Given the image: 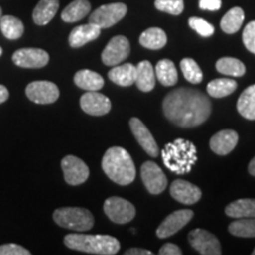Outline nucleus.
Segmentation results:
<instances>
[{
    "label": "nucleus",
    "mask_w": 255,
    "mask_h": 255,
    "mask_svg": "<svg viewBox=\"0 0 255 255\" xmlns=\"http://www.w3.org/2000/svg\"><path fill=\"white\" fill-rule=\"evenodd\" d=\"M64 244L70 250L98 255L117 254L121 248L120 241L110 235L68 234L64 238Z\"/></svg>",
    "instance_id": "4"
},
{
    "label": "nucleus",
    "mask_w": 255,
    "mask_h": 255,
    "mask_svg": "<svg viewBox=\"0 0 255 255\" xmlns=\"http://www.w3.org/2000/svg\"><path fill=\"white\" fill-rule=\"evenodd\" d=\"M141 177L146 190L152 195L163 193L168 186V180L162 169L151 161H146L141 167Z\"/></svg>",
    "instance_id": "9"
},
{
    "label": "nucleus",
    "mask_w": 255,
    "mask_h": 255,
    "mask_svg": "<svg viewBox=\"0 0 255 255\" xmlns=\"http://www.w3.org/2000/svg\"><path fill=\"white\" fill-rule=\"evenodd\" d=\"M59 8V0H39L33 9L32 18L37 25H46L52 20Z\"/></svg>",
    "instance_id": "21"
},
{
    "label": "nucleus",
    "mask_w": 255,
    "mask_h": 255,
    "mask_svg": "<svg viewBox=\"0 0 255 255\" xmlns=\"http://www.w3.org/2000/svg\"><path fill=\"white\" fill-rule=\"evenodd\" d=\"M8 96H9V94H8V90L6 89V87H4V85H0V104L7 101Z\"/></svg>",
    "instance_id": "42"
},
{
    "label": "nucleus",
    "mask_w": 255,
    "mask_h": 255,
    "mask_svg": "<svg viewBox=\"0 0 255 255\" xmlns=\"http://www.w3.org/2000/svg\"><path fill=\"white\" fill-rule=\"evenodd\" d=\"M248 173H250L252 176H255V157L252 159L248 164Z\"/></svg>",
    "instance_id": "43"
},
{
    "label": "nucleus",
    "mask_w": 255,
    "mask_h": 255,
    "mask_svg": "<svg viewBox=\"0 0 255 255\" xmlns=\"http://www.w3.org/2000/svg\"><path fill=\"white\" fill-rule=\"evenodd\" d=\"M28 100L37 104H51L59 98V89L55 83L47 81L32 82L26 87Z\"/></svg>",
    "instance_id": "12"
},
{
    "label": "nucleus",
    "mask_w": 255,
    "mask_h": 255,
    "mask_svg": "<svg viewBox=\"0 0 255 255\" xmlns=\"http://www.w3.org/2000/svg\"><path fill=\"white\" fill-rule=\"evenodd\" d=\"M64 180L70 186H79L89 178L90 170L81 158L73 155H68L62 159Z\"/></svg>",
    "instance_id": "11"
},
{
    "label": "nucleus",
    "mask_w": 255,
    "mask_h": 255,
    "mask_svg": "<svg viewBox=\"0 0 255 255\" xmlns=\"http://www.w3.org/2000/svg\"><path fill=\"white\" fill-rule=\"evenodd\" d=\"M194 218V212L189 209H180L176 212L171 213L163 220V222L158 226L156 234L159 239H165L176 234V233L182 229L191 219Z\"/></svg>",
    "instance_id": "14"
},
{
    "label": "nucleus",
    "mask_w": 255,
    "mask_h": 255,
    "mask_svg": "<svg viewBox=\"0 0 255 255\" xmlns=\"http://www.w3.org/2000/svg\"><path fill=\"white\" fill-rule=\"evenodd\" d=\"M101 27H98L95 24H85L79 25L71 31L69 36V44L73 49L84 46L85 44L90 43L92 40H96L101 34Z\"/></svg>",
    "instance_id": "19"
},
{
    "label": "nucleus",
    "mask_w": 255,
    "mask_h": 255,
    "mask_svg": "<svg viewBox=\"0 0 255 255\" xmlns=\"http://www.w3.org/2000/svg\"><path fill=\"white\" fill-rule=\"evenodd\" d=\"M81 108L91 116H104L111 110V102L98 91H87L81 97Z\"/></svg>",
    "instance_id": "15"
},
{
    "label": "nucleus",
    "mask_w": 255,
    "mask_h": 255,
    "mask_svg": "<svg viewBox=\"0 0 255 255\" xmlns=\"http://www.w3.org/2000/svg\"><path fill=\"white\" fill-rule=\"evenodd\" d=\"M180 65L184 78L188 82H190L191 84H199V83L202 82L203 73L195 60L191 58H183L181 60Z\"/></svg>",
    "instance_id": "34"
},
{
    "label": "nucleus",
    "mask_w": 255,
    "mask_h": 255,
    "mask_svg": "<svg viewBox=\"0 0 255 255\" xmlns=\"http://www.w3.org/2000/svg\"><path fill=\"white\" fill-rule=\"evenodd\" d=\"M228 232L238 238H255V218L239 219L232 222Z\"/></svg>",
    "instance_id": "33"
},
{
    "label": "nucleus",
    "mask_w": 255,
    "mask_h": 255,
    "mask_svg": "<svg viewBox=\"0 0 255 255\" xmlns=\"http://www.w3.org/2000/svg\"><path fill=\"white\" fill-rule=\"evenodd\" d=\"M170 195L183 205H195L202 196V191L188 181L175 180L170 186Z\"/></svg>",
    "instance_id": "17"
},
{
    "label": "nucleus",
    "mask_w": 255,
    "mask_h": 255,
    "mask_svg": "<svg viewBox=\"0 0 255 255\" xmlns=\"http://www.w3.org/2000/svg\"><path fill=\"white\" fill-rule=\"evenodd\" d=\"M252 254H253V255H255V248H254V251H253V252H252Z\"/></svg>",
    "instance_id": "46"
},
{
    "label": "nucleus",
    "mask_w": 255,
    "mask_h": 255,
    "mask_svg": "<svg viewBox=\"0 0 255 255\" xmlns=\"http://www.w3.org/2000/svg\"><path fill=\"white\" fill-rule=\"evenodd\" d=\"M155 75L157 81L164 87H173L178 79L175 64L169 59H162L156 64Z\"/></svg>",
    "instance_id": "26"
},
{
    "label": "nucleus",
    "mask_w": 255,
    "mask_h": 255,
    "mask_svg": "<svg viewBox=\"0 0 255 255\" xmlns=\"http://www.w3.org/2000/svg\"><path fill=\"white\" fill-rule=\"evenodd\" d=\"M189 26L202 37L207 38L214 34V26L202 18L191 17L189 19Z\"/></svg>",
    "instance_id": "36"
},
{
    "label": "nucleus",
    "mask_w": 255,
    "mask_h": 255,
    "mask_svg": "<svg viewBox=\"0 0 255 255\" xmlns=\"http://www.w3.org/2000/svg\"><path fill=\"white\" fill-rule=\"evenodd\" d=\"M163 114L175 126L195 128L209 119L212 103L197 89L178 88L170 91L163 100Z\"/></svg>",
    "instance_id": "1"
},
{
    "label": "nucleus",
    "mask_w": 255,
    "mask_h": 255,
    "mask_svg": "<svg viewBox=\"0 0 255 255\" xmlns=\"http://www.w3.org/2000/svg\"><path fill=\"white\" fill-rule=\"evenodd\" d=\"M188 240L191 247L202 255H220L222 253L219 239L205 229H193L188 235Z\"/></svg>",
    "instance_id": "8"
},
{
    "label": "nucleus",
    "mask_w": 255,
    "mask_h": 255,
    "mask_svg": "<svg viewBox=\"0 0 255 255\" xmlns=\"http://www.w3.org/2000/svg\"><path fill=\"white\" fill-rule=\"evenodd\" d=\"M0 30L9 40H17L23 36L24 24L13 15H2L0 19Z\"/></svg>",
    "instance_id": "30"
},
{
    "label": "nucleus",
    "mask_w": 255,
    "mask_h": 255,
    "mask_svg": "<svg viewBox=\"0 0 255 255\" xmlns=\"http://www.w3.org/2000/svg\"><path fill=\"white\" fill-rule=\"evenodd\" d=\"M155 7L165 13L178 15L183 12L184 1L183 0H155Z\"/></svg>",
    "instance_id": "35"
},
{
    "label": "nucleus",
    "mask_w": 255,
    "mask_h": 255,
    "mask_svg": "<svg viewBox=\"0 0 255 255\" xmlns=\"http://www.w3.org/2000/svg\"><path fill=\"white\" fill-rule=\"evenodd\" d=\"M130 55L129 39L124 36H116L105 46L102 52V62L107 66H116L124 62Z\"/></svg>",
    "instance_id": "10"
},
{
    "label": "nucleus",
    "mask_w": 255,
    "mask_h": 255,
    "mask_svg": "<svg viewBox=\"0 0 255 255\" xmlns=\"http://www.w3.org/2000/svg\"><path fill=\"white\" fill-rule=\"evenodd\" d=\"M128 7L123 2H113V4L102 5L95 12H92L89 18V23L97 25L101 28L114 26L120 20L126 17Z\"/></svg>",
    "instance_id": "6"
},
{
    "label": "nucleus",
    "mask_w": 255,
    "mask_h": 255,
    "mask_svg": "<svg viewBox=\"0 0 255 255\" xmlns=\"http://www.w3.org/2000/svg\"><path fill=\"white\" fill-rule=\"evenodd\" d=\"M238 88V83L229 78H218L210 81L207 85V92L210 97L223 98L233 94Z\"/></svg>",
    "instance_id": "29"
},
{
    "label": "nucleus",
    "mask_w": 255,
    "mask_h": 255,
    "mask_svg": "<svg viewBox=\"0 0 255 255\" xmlns=\"http://www.w3.org/2000/svg\"><path fill=\"white\" fill-rule=\"evenodd\" d=\"M104 213L113 222L124 225L135 218L136 208L126 199L111 196L104 202Z\"/></svg>",
    "instance_id": "7"
},
{
    "label": "nucleus",
    "mask_w": 255,
    "mask_h": 255,
    "mask_svg": "<svg viewBox=\"0 0 255 255\" xmlns=\"http://www.w3.org/2000/svg\"><path fill=\"white\" fill-rule=\"evenodd\" d=\"M242 40L246 49L255 55V20L246 25L242 33Z\"/></svg>",
    "instance_id": "37"
},
{
    "label": "nucleus",
    "mask_w": 255,
    "mask_h": 255,
    "mask_svg": "<svg viewBox=\"0 0 255 255\" xmlns=\"http://www.w3.org/2000/svg\"><path fill=\"white\" fill-rule=\"evenodd\" d=\"M1 17H2V9L0 7V19H1Z\"/></svg>",
    "instance_id": "44"
},
{
    "label": "nucleus",
    "mask_w": 255,
    "mask_h": 255,
    "mask_svg": "<svg viewBox=\"0 0 255 255\" xmlns=\"http://www.w3.org/2000/svg\"><path fill=\"white\" fill-rule=\"evenodd\" d=\"M199 6L205 11H219L222 6L221 0H200Z\"/></svg>",
    "instance_id": "39"
},
{
    "label": "nucleus",
    "mask_w": 255,
    "mask_h": 255,
    "mask_svg": "<svg viewBox=\"0 0 255 255\" xmlns=\"http://www.w3.org/2000/svg\"><path fill=\"white\" fill-rule=\"evenodd\" d=\"M2 55V49H1V46H0V56Z\"/></svg>",
    "instance_id": "45"
},
{
    "label": "nucleus",
    "mask_w": 255,
    "mask_h": 255,
    "mask_svg": "<svg viewBox=\"0 0 255 255\" xmlns=\"http://www.w3.org/2000/svg\"><path fill=\"white\" fill-rule=\"evenodd\" d=\"M126 255H152V252L148 250H143V248H130L126 251Z\"/></svg>",
    "instance_id": "41"
},
{
    "label": "nucleus",
    "mask_w": 255,
    "mask_h": 255,
    "mask_svg": "<svg viewBox=\"0 0 255 255\" xmlns=\"http://www.w3.org/2000/svg\"><path fill=\"white\" fill-rule=\"evenodd\" d=\"M162 159L169 170L176 174H187L197 161V150L190 141L177 138L168 143L162 150Z\"/></svg>",
    "instance_id": "3"
},
{
    "label": "nucleus",
    "mask_w": 255,
    "mask_h": 255,
    "mask_svg": "<svg viewBox=\"0 0 255 255\" xmlns=\"http://www.w3.org/2000/svg\"><path fill=\"white\" fill-rule=\"evenodd\" d=\"M129 126L130 129H131V132L137 139V142L144 149L146 154L149 156H152V157H157L159 152L157 143H156L154 136L149 131L148 128L144 126V123L139 119H137V117H132L130 120Z\"/></svg>",
    "instance_id": "16"
},
{
    "label": "nucleus",
    "mask_w": 255,
    "mask_h": 255,
    "mask_svg": "<svg viewBox=\"0 0 255 255\" xmlns=\"http://www.w3.org/2000/svg\"><path fill=\"white\" fill-rule=\"evenodd\" d=\"M159 255H181L182 251L181 248L174 244H165L159 248L158 251Z\"/></svg>",
    "instance_id": "40"
},
{
    "label": "nucleus",
    "mask_w": 255,
    "mask_h": 255,
    "mask_svg": "<svg viewBox=\"0 0 255 255\" xmlns=\"http://www.w3.org/2000/svg\"><path fill=\"white\" fill-rule=\"evenodd\" d=\"M135 72L136 66L130 63L122 64V65H116L110 70L108 73V77L115 84L120 87H130L135 83Z\"/></svg>",
    "instance_id": "22"
},
{
    "label": "nucleus",
    "mask_w": 255,
    "mask_h": 255,
    "mask_svg": "<svg viewBox=\"0 0 255 255\" xmlns=\"http://www.w3.org/2000/svg\"><path fill=\"white\" fill-rule=\"evenodd\" d=\"M225 213L233 219L255 218V200L241 199L234 201L226 207Z\"/></svg>",
    "instance_id": "24"
},
{
    "label": "nucleus",
    "mask_w": 255,
    "mask_h": 255,
    "mask_svg": "<svg viewBox=\"0 0 255 255\" xmlns=\"http://www.w3.org/2000/svg\"><path fill=\"white\" fill-rule=\"evenodd\" d=\"M237 108L244 119L255 120V84L248 87L239 97Z\"/></svg>",
    "instance_id": "28"
},
{
    "label": "nucleus",
    "mask_w": 255,
    "mask_h": 255,
    "mask_svg": "<svg viewBox=\"0 0 255 255\" xmlns=\"http://www.w3.org/2000/svg\"><path fill=\"white\" fill-rule=\"evenodd\" d=\"M245 20V12L241 7H233L221 19V28L226 33L233 34L238 32Z\"/></svg>",
    "instance_id": "31"
},
{
    "label": "nucleus",
    "mask_w": 255,
    "mask_h": 255,
    "mask_svg": "<svg viewBox=\"0 0 255 255\" xmlns=\"http://www.w3.org/2000/svg\"><path fill=\"white\" fill-rule=\"evenodd\" d=\"M139 44L149 50H159L167 44V34L159 27H150L139 37Z\"/></svg>",
    "instance_id": "27"
},
{
    "label": "nucleus",
    "mask_w": 255,
    "mask_h": 255,
    "mask_svg": "<svg viewBox=\"0 0 255 255\" xmlns=\"http://www.w3.org/2000/svg\"><path fill=\"white\" fill-rule=\"evenodd\" d=\"M216 70L220 73L232 77H242L246 73V66L245 64L237 58L232 57H223L216 62Z\"/></svg>",
    "instance_id": "32"
},
{
    "label": "nucleus",
    "mask_w": 255,
    "mask_h": 255,
    "mask_svg": "<svg viewBox=\"0 0 255 255\" xmlns=\"http://www.w3.org/2000/svg\"><path fill=\"white\" fill-rule=\"evenodd\" d=\"M91 4L89 0H73L62 12V19L65 23H76L90 13Z\"/></svg>",
    "instance_id": "23"
},
{
    "label": "nucleus",
    "mask_w": 255,
    "mask_h": 255,
    "mask_svg": "<svg viewBox=\"0 0 255 255\" xmlns=\"http://www.w3.org/2000/svg\"><path fill=\"white\" fill-rule=\"evenodd\" d=\"M12 60L19 68L40 69L47 65L50 56L45 50L26 47V49L15 51L13 56H12Z\"/></svg>",
    "instance_id": "13"
},
{
    "label": "nucleus",
    "mask_w": 255,
    "mask_h": 255,
    "mask_svg": "<svg viewBox=\"0 0 255 255\" xmlns=\"http://www.w3.org/2000/svg\"><path fill=\"white\" fill-rule=\"evenodd\" d=\"M102 168L105 175L120 186H128L136 177V168L131 156L121 146L108 149L102 159Z\"/></svg>",
    "instance_id": "2"
},
{
    "label": "nucleus",
    "mask_w": 255,
    "mask_h": 255,
    "mask_svg": "<svg viewBox=\"0 0 255 255\" xmlns=\"http://www.w3.org/2000/svg\"><path fill=\"white\" fill-rule=\"evenodd\" d=\"M239 142V135L235 130L225 129L221 131L216 132L214 136L210 138L209 146L215 154L220 156L228 155L229 152L234 150Z\"/></svg>",
    "instance_id": "18"
},
{
    "label": "nucleus",
    "mask_w": 255,
    "mask_h": 255,
    "mask_svg": "<svg viewBox=\"0 0 255 255\" xmlns=\"http://www.w3.org/2000/svg\"><path fill=\"white\" fill-rule=\"evenodd\" d=\"M31 252L15 244H6L0 246V255H30Z\"/></svg>",
    "instance_id": "38"
},
{
    "label": "nucleus",
    "mask_w": 255,
    "mask_h": 255,
    "mask_svg": "<svg viewBox=\"0 0 255 255\" xmlns=\"http://www.w3.org/2000/svg\"><path fill=\"white\" fill-rule=\"evenodd\" d=\"M135 83L137 88L143 92L154 90L156 84V75L149 60H142L137 64L135 72Z\"/></svg>",
    "instance_id": "20"
},
{
    "label": "nucleus",
    "mask_w": 255,
    "mask_h": 255,
    "mask_svg": "<svg viewBox=\"0 0 255 255\" xmlns=\"http://www.w3.org/2000/svg\"><path fill=\"white\" fill-rule=\"evenodd\" d=\"M53 220L60 227L75 232H85L94 227L95 219L90 210L78 207H64L53 213Z\"/></svg>",
    "instance_id": "5"
},
{
    "label": "nucleus",
    "mask_w": 255,
    "mask_h": 255,
    "mask_svg": "<svg viewBox=\"0 0 255 255\" xmlns=\"http://www.w3.org/2000/svg\"><path fill=\"white\" fill-rule=\"evenodd\" d=\"M75 84L87 91H98L103 88L104 79L100 73L91 70H81L75 75Z\"/></svg>",
    "instance_id": "25"
}]
</instances>
